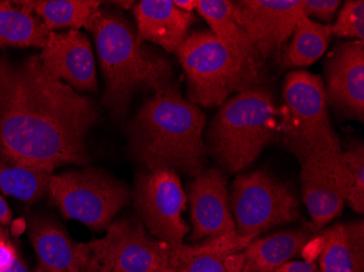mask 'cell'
Instances as JSON below:
<instances>
[{
	"instance_id": "cell-29",
	"label": "cell",
	"mask_w": 364,
	"mask_h": 272,
	"mask_svg": "<svg viewBox=\"0 0 364 272\" xmlns=\"http://www.w3.org/2000/svg\"><path fill=\"white\" fill-rule=\"evenodd\" d=\"M341 5V3L338 0H302L304 16L308 18L313 16L326 23L333 21Z\"/></svg>"
},
{
	"instance_id": "cell-32",
	"label": "cell",
	"mask_w": 364,
	"mask_h": 272,
	"mask_svg": "<svg viewBox=\"0 0 364 272\" xmlns=\"http://www.w3.org/2000/svg\"><path fill=\"white\" fill-rule=\"evenodd\" d=\"M173 4L179 9L189 12V13H191L194 9H196V6H198V1H192V0H176V1H173Z\"/></svg>"
},
{
	"instance_id": "cell-5",
	"label": "cell",
	"mask_w": 364,
	"mask_h": 272,
	"mask_svg": "<svg viewBox=\"0 0 364 272\" xmlns=\"http://www.w3.org/2000/svg\"><path fill=\"white\" fill-rule=\"evenodd\" d=\"M176 54L196 105H224L229 96L257 87L262 81V63L234 52L210 30L187 36Z\"/></svg>"
},
{
	"instance_id": "cell-28",
	"label": "cell",
	"mask_w": 364,
	"mask_h": 272,
	"mask_svg": "<svg viewBox=\"0 0 364 272\" xmlns=\"http://www.w3.org/2000/svg\"><path fill=\"white\" fill-rule=\"evenodd\" d=\"M0 272H28L9 234L0 227Z\"/></svg>"
},
{
	"instance_id": "cell-21",
	"label": "cell",
	"mask_w": 364,
	"mask_h": 272,
	"mask_svg": "<svg viewBox=\"0 0 364 272\" xmlns=\"http://www.w3.org/2000/svg\"><path fill=\"white\" fill-rule=\"evenodd\" d=\"M48 34L49 31L42 20L21 1H0V48H43Z\"/></svg>"
},
{
	"instance_id": "cell-31",
	"label": "cell",
	"mask_w": 364,
	"mask_h": 272,
	"mask_svg": "<svg viewBox=\"0 0 364 272\" xmlns=\"http://www.w3.org/2000/svg\"><path fill=\"white\" fill-rule=\"evenodd\" d=\"M11 218V210L8 207L7 202L4 200L3 196L0 195V224L1 226H9Z\"/></svg>"
},
{
	"instance_id": "cell-1",
	"label": "cell",
	"mask_w": 364,
	"mask_h": 272,
	"mask_svg": "<svg viewBox=\"0 0 364 272\" xmlns=\"http://www.w3.org/2000/svg\"><path fill=\"white\" fill-rule=\"evenodd\" d=\"M98 110L87 96L50 77L40 57L0 58V156L4 163L52 173L87 163L85 138Z\"/></svg>"
},
{
	"instance_id": "cell-16",
	"label": "cell",
	"mask_w": 364,
	"mask_h": 272,
	"mask_svg": "<svg viewBox=\"0 0 364 272\" xmlns=\"http://www.w3.org/2000/svg\"><path fill=\"white\" fill-rule=\"evenodd\" d=\"M28 234L43 271H90L92 251L89 243L77 244L73 242L52 219H33Z\"/></svg>"
},
{
	"instance_id": "cell-9",
	"label": "cell",
	"mask_w": 364,
	"mask_h": 272,
	"mask_svg": "<svg viewBox=\"0 0 364 272\" xmlns=\"http://www.w3.org/2000/svg\"><path fill=\"white\" fill-rule=\"evenodd\" d=\"M89 272H165L171 269V245L154 240L136 220L124 219L108 227L102 240L89 243Z\"/></svg>"
},
{
	"instance_id": "cell-19",
	"label": "cell",
	"mask_w": 364,
	"mask_h": 272,
	"mask_svg": "<svg viewBox=\"0 0 364 272\" xmlns=\"http://www.w3.org/2000/svg\"><path fill=\"white\" fill-rule=\"evenodd\" d=\"M316 241L321 272H364L363 221L335 224Z\"/></svg>"
},
{
	"instance_id": "cell-10",
	"label": "cell",
	"mask_w": 364,
	"mask_h": 272,
	"mask_svg": "<svg viewBox=\"0 0 364 272\" xmlns=\"http://www.w3.org/2000/svg\"><path fill=\"white\" fill-rule=\"evenodd\" d=\"M134 204L154 236L171 246L182 244L189 227L182 219L186 194L171 169L147 170L136 182Z\"/></svg>"
},
{
	"instance_id": "cell-15",
	"label": "cell",
	"mask_w": 364,
	"mask_h": 272,
	"mask_svg": "<svg viewBox=\"0 0 364 272\" xmlns=\"http://www.w3.org/2000/svg\"><path fill=\"white\" fill-rule=\"evenodd\" d=\"M193 240L234 234L236 224L231 216L226 177L218 169L196 175L190 184Z\"/></svg>"
},
{
	"instance_id": "cell-24",
	"label": "cell",
	"mask_w": 364,
	"mask_h": 272,
	"mask_svg": "<svg viewBox=\"0 0 364 272\" xmlns=\"http://www.w3.org/2000/svg\"><path fill=\"white\" fill-rule=\"evenodd\" d=\"M36 12L49 32L57 28L79 30L100 9L102 1L93 0H34L21 1Z\"/></svg>"
},
{
	"instance_id": "cell-30",
	"label": "cell",
	"mask_w": 364,
	"mask_h": 272,
	"mask_svg": "<svg viewBox=\"0 0 364 272\" xmlns=\"http://www.w3.org/2000/svg\"><path fill=\"white\" fill-rule=\"evenodd\" d=\"M276 272H321L312 261H288Z\"/></svg>"
},
{
	"instance_id": "cell-17",
	"label": "cell",
	"mask_w": 364,
	"mask_h": 272,
	"mask_svg": "<svg viewBox=\"0 0 364 272\" xmlns=\"http://www.w3.org/2000/svg\"><path fill=\"white\" fill-rule=\"evenodd\" d=\"M255 237L238 233L213 237L200 245L171 246V272H241L242 249Z\"/></svg>"
},
{
	"instance_id": "cell-36",
	"label": "cell",
	"mask_w": 364,
	"mask_h": 272,
	"mask_svg": "<svg viewBox=\"0 0 364 272\" xmlns=\"http://www.w3.org/2000/svg\"><path fill=\"white\" fill-rule=\"evenodd\" d=\"M165 272H171V270L169 269V270H167V271H165Z\"/></svg>"
},
{
	"instance_id": "cell-7",
	"label": "cell",
	"mask_w": 364,
	"mask_h": 272,
	"mask_svg": "<svg viewBox=\"0 0 364 272\" xmlns=\"http://www.w3.org/2000/svg\"><path fill=\"white\" fill-rule=\"evenodd\" d=\"M48 193L65 219H75L97 231L110 226L129 198L124 184L97 170L52 175Z\"/></svg>"
},
{
	"instance_id": "cell-34",
	"label": "cell",
	"mask_w": 364,
	"mask_h": 272,
	"mask_svg": "<svg viewBox=\"0 0 364 272\" xmlns=\"http://www.w3.org/2000/svg\"><path fill=\"white\" fill-rule=\"evenodd\" d=\"M34 272H44V271H43V270L41 269L40 267H38V269H36V271H34Z\"/></svg>"
},
{
	"instance_id": "cell-23",
	"label": "cell",
	"mask_w": 364,
	"mask_h": 272,
	"mask_svg": "<svg viewBox=\"0 0 364 272\" xmlns=\"http://www.w3.org/2000/svg\"><path fill=\"white\" fill-rule=\"evenodd\" d=\"M196 10L208 22L218 40L245 58L262 63L261 57L235 20L231 1L201 0L198 1Z\"/></svg>"
},
{
	"instance_id": "cell-26",
	"label": "cell",
	"mask_w": 364,
	"mask_h": 272,
	"mask_svg": "<svg viewBox=\"0 0 364 272\" xmlns=\"http://www.w3.org/2000/svg\"><path fill=\"white\" fill-rule=\"evenodd\" d=\"M350 171L351 187L347 202L358 214L364 212V147L362 143L343 151Z\"/></svg>"
},
{
	"instance_id": "cell-6",
	"label": "cell",
	"mask_w": 364,
	"mask_h": 272,
	"mask_svg": "<svg viewBox=\"0 0 364 272\" xmlns=\"http://www.w3.org/2000/svg\"><path fill=\"white\" fill-rule=\"evenodd\" d=\"M280 136L298 161L318 153L341 148L332 128L324 81L308 71H292L284 85Z\"/></svg>"
},
{
	"instance_id": "cell-12",
	"label": "cell",
	"mask_w": 364,
	"mask_h": 272,
	"mask_svg": "<svg viewBox=\"0 0 364 272\" xmlns=\"http://www.w3.org/2000/svg\"><path fill=\"white\" fill-rule=\"evenodd\" d=\"M232 14L261 58L277 55L304 13L302 0H242Z\"/></svg>"
},
{
	"instance_id": "cell-22",
	"label": "cell",
	"mask_w": 364,
	"mask_h": 272,
	"mask_svg": "<svg viewBox=\"0 0 364 272\" xmlns=\"http://www.w3.org/2000/svg\"><path fill=\"white\" fill-rule=\"evenodd\" d=\"M292 40L280 57L284 67H309L323 56L328 47L331 26L313 21L302 14L292 33Z\"/></svg>"
},
{
	"instance_id": "cell-11",
	"label": "cell",
	"mask_w": 364,
	"mask_h": 272,
	"mask_svg": "<svg viewBox=\"0 0 364 272\" xmlns=\"http://www.w3.org/2000/svg\"><path fill=\"white\" fill-rule=\"evenodd\" d=\"M343 151H318L299 161L304 200L316 229L341 214L350 192V171Z\"/></svg>"
},
{
	"instance_id": "cell-14",
	"label": "cell",
	"mask_w": 364,
	"mask_h": 272,
	"mask_svg": "<svg viewBox=\"0 0 364 272\" xmlns=\"http://www.w3.org/2000/svg\"><path fill=\"white\" fill-rule=\"evenodd\" d=\"M40 56L45 71L59 81H65L77 91H97L95 61L91 43L83 33L69 30L49 32Z\"/></svg>"
},
{
	"instance_id": "cell-2",
	"label": "cell",
	"mask_w": 364,
	"mask_h": 272,
	"mask_svg": "<svg viewBox=\"0 0 364 272\" xmlns=\"http://www.w3.org/2000/svg\"><path fill=\"white\" fill-rule=\"evenodd\" d=\"M206 118L175 84L155 92L129 124V147L147 170L180 169L200 175L206 158Z\"/></svg>"
},
{
	"instance_id": "cell-20",
	"label": "cell",
	"mask_w": 364,
	"mask_h": 272,
	"mask_svg": "<svg viewBox=\"0 0 364 272\" xmlns=\"http://www.w3.org/2000/svg\"><path fill=\"white\" fill-rule=\"evenodd\" d=\"M314 236V228L298 229L252 241L242 254V272H276L300 255Z\"/></svg>"
},
{
	"instance_id": "cell-27",
	"label": "cell",
	"mask_w": 364,
	"mask_h": 272,
	"mask_svg": "<svg viewBox=\"0 0 364 272\" xmlns=\"http://www.w3.org/2000/svg\"><path fill=\"white\" fill-rule=\"evenodd\" d=\"M332 34L338 38H355L363 40L364 38V1L363 0H350L346 1L339 12L338 18L331 26Z\"/></svg>"
},
{
	"instance_id": "cell-33",
	"label": "cell",
	"mask_w": 364,
	"mask_h": 272,
	"mask_svg": "<svg viewBox=\"0 0 364 272\" xmlns=\"http://www.w3.org/2000/svg\"><path fill=\"white\" fill-rule=\"evenodd\" d=\"M114 5L120 6V7L131 8L134 6V1H114Z\"/></svg>"
},
{
	"instance_id": "cell-25",
	"label": "cell",
	"mask_w": 364,
	"mask_h": 272,
	"mask_svg": "<svg viewBox=\"0 0 364 272\" xmlns=\"http://www.w3.org/2000/svg\"><path fill=\"white\" fill-rule=\"evenodd\" d=\"M52 173L0 161V191L26 202H36L48 192Z\"/></svg>"
},
{
	"instance_id": "cell-4",
	"label": "cell",
	"mask_w": 364,
	"mask_h": 272,
	"mask_svg": "<svg viewBox=\"0 0 364 272\" xmlns=\"http://www.w3.org/2000/svg\"><path fill=\"white\" fill-rule=\"evenodd\" d=\"M273 95L261 85L232 96L208 131V149L224 169L238 173L280 138Z\"/></svg>"
},
{
	"instance_id": "cell-8",
	"label": "cell",
	"mask_w": 364,
	"mask_h": 272,
	"mask_svg": "<svg viewBox=\"0 0 364 272\" xmlns=\"http://www.w3.org/2000/svg\"><path fill=\"white\" fill-rule=\"evenodd\" d=\"M230 207L241 236L255 237L299 217V204L290 186L267 171L237 178L231 187Z\"/></svg>"
},
{
	"instance_id": "cell-37",
	"label": "cell",
	"mask_w": 364,
	"mask_h": 272,
	"mask_svg": "<svg viewBox=\"0 0 364 272\" xmlns=\"http://www.w3.org/2000/svg\"><path fill=\"white\" fill-rule=\"evenodd\" d=\"M241 272H242V271H241Z\"/></svg>"
},
{
	"instance_id": "cell-13",
	"label": "cell",
	"mask_w": 364,
	"mask_h": 272,
	"mask_svg": "<svg viewBox=\"0 0 364 272\" xmlns=\"http://www.w3.org/2000/svg\"><path fill=\"white\" fill-rule=\"evenodd\" d=\"M325 77L328 105L343 116L363 122V40L338 45L325 62Z\"/></svg>"
},
{
	"instance_id": "cell-35",
	"label": "cell",
	"mask_w": 364,
	"mask_h": 272,
	"mask_svg": "<svg viewBox=\"0 0 364 272\" xmlns=\"http://www.w3.org/2000/svg\"><path fill=\"white\" fill-rule=\"evenodd\" d=\"M96 272H107L106 271V270H104V269H98L97 271Z\"/></svg>"
},
{
	"instance_id": "cell-18",
	"label": "cell",
	"mask_w": 364,
	"mask_h": 272,
	"mask_svg": "<svg viewBox=\"0 0 364 272\" xmlns=\"http://www.w3.org/2000/svg\"><path fill=\"white\" fill-rule=\"evenodd\" d=\"M134 14L139 38L169 53H177L193 19L192 13L167 0H143L136 4Z\"/></svg>"
},
{
	"instance_id": "cell-3",
	"label": "cell",
	"mask_w": 364,
	"mask_h": 272,
	"mask_svg": "<svg viewBox=\"0 0 364 272\" xmlns=\"http://www.w3.org/2000/svg\"><path fill=\"white\" fill-rule=\"evenodd\" d=\"M85 28L95 38L105 81L103 103L112 116H126L139 92H157L173 84L169 59L147 46L122 14L98 9Z\"/></svg>"
}]
</instances>
